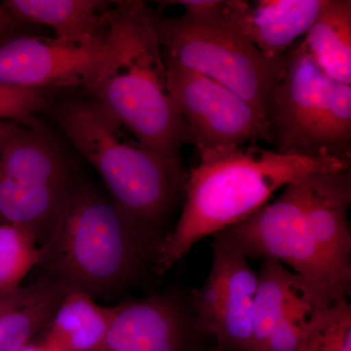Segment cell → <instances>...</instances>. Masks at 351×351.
<instances>
[{
  "instance_id": "obj_26",
  "label": "cell",
  "mask_w": 351,
  "mask_h": 351,
  "mask_svg": "<svg viewBox=\"0 0 351 351\" xmlns=\"http://www.w3.org/2000/svg\"><path fill=\"white\" fill-rule=\"evenodd\" d=\"M25 23L20 22L9 12L3 3H0V43L7 38L22 34L23 25Z\"/></svg>"
},
{
  "instance_id": "obj_27",
  "label": "cell",
  "mask_w": 351,
  "mask_h": 351,
  "mask_svg": "<svg viewBox=\"0 0 351 351\" xmlns=\"http://www.w3.org/2000/svg\"><path fill=\"white\" fill-rule=\"evenodd\" d=\"M20 351H61L58 350V348H55L52 345H50L47 341H38V343H27V346H25L24 348H22Z\"/></svg>"
},
{
  "instance_id": "obj_13",
  "label": "cell",
  "mask_w": 351,
  "mask_h": 351,
  "mask_svg": "<svg viewBox=\"0 0 351 351\" xmlns=\"http://www.w3.org/2000/svg\"><path fill=\"white\" fill-rule=\"evenodd\" d=\"M186 324L177 302L157 295L117 306L107 336L96 351H184Z\"/></svg>"
},
{
  "instance_id": "obj_18",
  "label": "cell",
  "mask_w": 351,
  "mask_h": 351,
  "mask_svg": "<svg viewBox=\"0 0 351 351\" xmlns=\"http://www.w3.org/2000/svg\"><path fill=\"white\" fill-rule=\"evenodd\" d=\"M71 189L31 186L0 170V218L29 232L41 246L52 234Z\"/></svg>"
},
{
  "instance_id": "obj_28",
  "label": "cell",
  "mask_w": 351,
  "mask_h": 351,
  "mask_svg": "<svg viewBox=\"0 0 351 351\" xmlns=\"http://www.w3.org/2000/svg\"><path fill=\"white\" fill-rule=\"evenodd\" d=\"M2 121H0V129H1Z\"/></svg>"
},
{
  "instance_id": "obj_17",
  "label": "cell",
  "mask_w": 351,
  "mask_h": 351,
  "mask_svg": "<svg viewBox=\"0 0 351 351\" xmlns=\"http://www.w3.org/2000/svg\"><path fill=\"white\" fill-rule=\"evenodd\" d=\"M309 295H318L332 304L302 277L286 269L283 263L270 258L263 260L253 304L251 351H263L277 321Z\"/></svg>"
},
{
  "instance_id": "obj_25",
  "label": "cell",
  "mask_w": 351,
  "mask_h": 351,
  "mask_svg": "<svg viewBox=\"0 0 351 351\" xmlns=\"http://www.w3.org/2000/svg\"><path fill=\"white\" fill-rule=\"evenodd\" d=\"M56 285L57 284L43 278L32 285L25 286V287L22 286L13 292L0 293V313L13 307L25 306V304L38 301L47 295Z\"/></svg>"
},
{
  "instance_id": "obj_19",
  "label": "cell",
  "mask_w": 351,
  "mask_h": 351,
  "mask_svg": "<svg viewBox=\"0 0 351 351\" xmlns=\"http://www.w3.org/2000/svg\"><path fill=\"white\" fill-rule=\"evenodd\" d=\"M302 43L328 77L351 85L350 0H326Z\"/></svg>"
},
{
  "instance_id": "obj_22",
  "label": "cell",
  "mask_w": 351,
  "mask_h": 351,
  "mask_svg": "<svg viewBox=\"0 0 351 351\" xmlns=\"http://www.w3.org/2000/svg\"><path fill=\"white\" fill-rule=\"evenodd\" d=\"M297 351H351V306L348 299L317 309Z\"/></svg>"
},
{
  "instance_id": "obj_24",
  "label": "cell",
  "mask_w": 351,
  "mask_h": 351,
  "mask_svg": "<svg viewBox=\"0 0 351 351\" xmlns=\"http://www.w3.org/2000/svg\"><path fill=\"white\" fill-rule=\"evenodd\" d=\"M49 106L44 90L0 84V121L38 123L36 115Z\"/></svg>"
},
{
  "instance_id": "obj_2",
  "label": "cell",
  "mask_w": 351,
  "mask_h": 351,
  "mask_svg": "<svg viewBox=\"0 0 351 351\" xmlns=\"http://www.w3.org/2000/svg\"><path fill=\"white\" fill-rule=\"evenodd\" d=\"M151 7L138 0L113 1L108 38L114 60L87 92L138 145L184 169L182 152L193 145L184 117L167 88V69Z\"/></svg>"
},
{
  "instance_id": "obj_4",
  "label": "cell",
  "mask_w": 351,
  "mask_h": 351,
  "mask_svg": "<svg viewBox=\"0 0 351 351\" xmlns=\"http://www.w3.org/2000/svg\"><path fill=\"white\" fill-rule=\"evenodd\" d=\"M158 246L120 213L110 196L76 182L52 234L40 246L38 265L50 282L94 298L133 282Z\"/></svg>"
},
{
  "instance_id": "obj_5",
  "label": "cell",
  "mask_w": 351,
  "mask_h": 351,
  "mask_svg": "<svg viewBox=\"0 0 351 351\" xmlns=\"http://www.w3.org/2000/svg\"><path fill=\"white\" fill-rule=\"evenodd\" d=\"M267 119L277 152L351 162V85L328 77L302 40L283 58Z\"/></svg>"
},
{
  "instance_id": "obj_12",
  "label": "cell",
  "mask_w": 351,
  "mask_h": 351,
  "mask_svg": "<svg viewBox=\"0 0 351 351\" xmlns=\"http://www.w3.org/2000/svg\"><path fill=\"white\" fill-rule=\"evenodd\" d=\"M326 0H225L219 22L243 36L270 63L306 36Z\"/></svg>"
},
{
  "instance_id": "obj_1",
  "label": "cell",
  "mask_w": 351,
  "mask_h": 351,
  "mask_svg": "<svg viewBox=\"0 0 351 351\" xmlns=\"http://www.w3.org/2000/svg\"><path fill=\"white\" fill-rule=\"evenodd\" d=\"M350 163L281 154L257 144L200 154L199 163L186 174L181 216L157 248L154 271L166 274L200 240L249 218L289 182L350 168Z\"/></svg>"
},
{
  "instance_id": "obj_3",
  "label": "cell",
  "mask_w": 351,
  "mask_h": 351,
  "mask_svg": "<svg viewBox=\"0 0 351 351\" xmlns=\"http://www.w3.org/2000/svg\"><path fill=\"white\" fill-rule=\"evenodd\" d=\"M51 112L101 176L120 213L145 234L162 241L161 228L184 193V170L127 137L128 131L92 99L60 101Z\"/></svg>"
},
{
  "instance_id": "obj_9",
  "label": "cell",
  "mask_w": 351,
  "mask_h": 351,
  "mask_svg": "<svg viewBox=\"0 0 351 351\" xmlns=\"http://www.w3.org/2000/svg\"><path fill=\"white\" fill-rule=\"evenodd\" d=\"M117 44L20 34L0 43V84L86 90L112 63Z\"/></svg>"
},
{
  "instance_id": "obj_11",
  "label": "cell",
  "mask_w": 351,
  "mask_h": 351,
  "mask_svg": "<svg viewBox=\"0 0 351 351\" xmlns=\"http://www.w3.org/2000/svg\"><path fill=\"white\" fill-rule=\"evenodd\" d=\"M350 168L307 177V228L343 297L351 289Z\"/></svg>"
},
{
  "instance_id": "obj_23",
  "label": "cell",
  "mask_w": 351,
  "mask_h": 351,
  "mask_svg": "<svg viewBox=\"0 0 351 351\" xmlns=\"http://www.w3.org/2000/svg\"><path fill=\"white\" fill-rule=\"evenodd\" d=\"M330 304L318 295H309L297 302L277 321L263 351H297L314 313Z\"/></svg>"
},
{
  "instance_id": "obj_7",
  "label": "cell",
  "mask_w": 351,
  "mask_h": 351,
  "mask_svg": "<svg viewBox=\"0 0 351 351\" xmlns=\"http://www.w3.org/2000/svg\"><path fill=\"white\" fill-rule=\"evenodd\" d=\"M307 177L289 182L277 199L221 233L247 258L286 263L328 301L348 299L307 228Z\"/></svg>"
},
{
  "instance_id": "obj_21",
  "label": "cell",
  "mask_w": 351,
  "mask_h": 351,
  "mask_svg": "<svg viewBox=\"0 0 351 351\" xmlns=\"http://www.w3.org/2000/svg\"><path fill=\"white\" fill-rule=\"evenodd\" d=\"M40 246L19 226L0 225V293L13 292L40 263Z\"/></svg>"
},
{
  "instance_id": "obj_20",
  "label": "cell",
  "mask_w": 351,
  "mask_h": 351,
  "mask_svg": "<svg viewBox=\"0 0 351 351\" xmlns=\"http://www.w3.org/2000/svg\"><path fill=\"white\" fill-rule=\"evenodd\" d=\"M68 289L55 286L47 295L0 313V351H20L48 323Z\"/></svg>"
},
{
  "instance_id": "obj_8",
  "label": "cell",
  "mask_w": 351,
  "mask_h": 351,
  "mask_svg": "<svg viewBox=\"0 0 351 351\" xmlns=\"http://www.w3.org/2000/svg\"><path fill=\"white\" fill-rule=\"evenodd\" d=\"M165 64L168 91L199 156L258 142L274 145L267 117L249 101L201 73Z\"/></svg>"
},
{
  "instance_id": "obj_15",
  "label": "cell",
  "mask_w": 351,
  "mask_h": 351,
  "mask_svg": "<svg viewBox=\"0 0 351 351\" xmlns=\"http://www.w3.org/2000/svg\"><path fill=\"white\" fill-rule=\"evenodd\" d=\"M113 1L103 0H6L2 2L25 24L47 25L55 36L73 40H108V15Z\"/></svg>"
},
{
  "instance_id": "obj_10",
  "label": "cell",
  "mask_w": 351,
  "mask_h": 351,
  "mask_svg": "<svg viewBox=\"0 0 351 351\" xmlns=\"http://www.w3.org/2000/svg\"><path fill=\"white\" fill-rule=\"evenodd\" d=\"M213 262L204 285L193 293L198 325L219 346L252 350V315L258 276L223 233L214 235Z\"/></svg>"
},
{
  "instance_id": "obj_14",
  "label": "cell",
  "mask_w": 351,
  "mask_h": 351,
  "mask_svg": "<svg viewBox=\"0 0 351 351\" xmlns=\"http://www.w3.org/2000/svg\"><path fill=\"white\" fill-rule=\"evenodd\" d=\"M0 170L16 181L58 191H68L77 182L64 149L40 122L2 121Z\"/></svg>"
},
{
  "instance_id": "obj_16",
  "label": "cell",
  "mask_w": 351,
  "mask_h": 351,
  "mask_svg": "<svg viewBox=\"0 0 351 351\" xmlns=\"http://www.w3.org/2000/svg\"><path fill=\"white\" fill-rule=\"evenodd\" d=\"M117 306H103L82 291L69 290L45 327L44 341L61 351H96L107 336Z\"/></svg>"
},
{
  "instance_id": "obj_6",
  "label": "cell",
  "mask_w": 351,
  "mask_h": 351,
  "mask_svg": "<svg viewBox=\"0 0 351 351\" xmlns=\"http://www.w3.org/2000/svg\"><path fill=\"white\" fill-rule=\"evenodd\" d=\"M154 24L165 63L211 78L267 117L272 92L282 76L283 60L267 61L248 39L219 21L165 17L154 11Z\"/></svg>"
}]
</instances>
